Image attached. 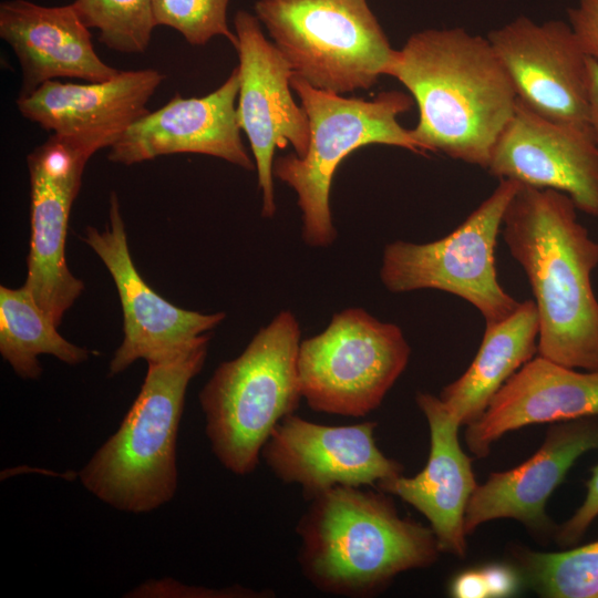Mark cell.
<instances>
[{
  "mask_svg": "<svg viewBox=\"0 0 598 598\" xmlns=\"http://www.w3.org/2000/svg\"><path fill=\"white\" fill-rule=\"evenodd\" d=\"M384 75L400 81L419 110L410 130L421 150L487 168L517 99L487 38L462 28L426 29L394 50Z\"/></svg>",
  "mask_w": 598,
  "mask_h": 598,
  "instance_id": "6da1fadb",
  "label": "cell"
},
{
  "mask_svg": "<svg viewBox=\"0 0 598 598\" xmlns=\"http://www.w3.org/2000/svg\"><path fill=\"white\" fill-rule=\"evenodd\" d=\"M577 210L559 190L520 184L505 210L502 234L535 298L538 355L591 371L598 370V298L591 280L598 241Z\"/></svg>",
  "mask_w": 598,
  "mask_h": 598,
  "instance_id": "7a4b0ae2",
  "label": "cell"
},
{
  "mask_svg": "<svg viewBox=\"0 0 598 598\" xmlns=\"http://www.w3.org/2000/svg\"><path fill=\"white\" fill-rule=\"evenodd\" d=\"M297 522L298 564L319 591L368 598L441 553L431 527L401 517L391 495L338 485L308 501Z\"/></svg>",
  "mask_w": 598,
  "mask_h": 598,
  "instance_id": "3957f363",
  "label": "cell"
},
{
  "mask_svg": "<svg viewBox=\"0 0 598 598\" xmlns=\"http://www.w3.org/2000/svg\"><path fill=\"white\" fill-rule=\"evenodd\" d=\"M209 333L148 368L117 431L80 471L83 486L103 503L143 514L169 502L177 489L176 441L187 386L203 369Z\"/></svg>",
  "mask_w": 598,
  "mask_h": 598,
  "instance_id": "277c9868",
  "label": "cell"
},
{
  "mask_svg": "<svg viewBox=\"0 0 598 598\" xmlns=\"http://www.w3.org/2000/svg\"><path fill=\"white\" fill-rule=\"evenodd\" d=\"M300 336L295 313L281 310L237 358L221 362L199 392L206 436L227 471L252 473L274 429L299 408Z\"/></svg>",
  "mask_w": 598,
  "mask_h": 598,
  "instance_id": "5b68a950",
  "label": "cell"
},
{
  "mask_svg": "<svg viewBox=\"0 0 598 598\" xmlns=\"http://www.w3.org/2000/svg\"><path fill=\"white\" fill-rule=\"evenodd\" d=\"M290 86L308 116L309 145L302 157L289 154L276 158L272 173L297 194L305 244L328 247L337 237L330 187L337 167L350 153L369 144H384L425 155L410 130L398 121L414 101L399 91L382 92L369 101L344 97L316 89L293 74Z\"/></svg>",
  "mask_w": 598,
  "mask_h": 598,
  "instance_id": "8992f818",
  "label": "cell"
},
{
  "mask_svg": "<svg viewBox=\"0 0 598 598\" xmlns=\"http://www.w3.org/2000/svg\"><path fill=\"white\" fill-rule=\"evenodd\" d=\"M254 10L292 74L319 90L370 89L394 52L367 0H257Z\"/></svg>",
  "mask_w": 598,
  "mask_h": 598,
  "instance_id": "52a82bcc",
  "label": "cell"
},
{
  "mask_svg": "<svg viewBox=\"0 0 598 598\" xmlns=\"http://www.w3.org/2000/svg\"><path fill=\"white\" fill-rule=\"evenodd\" d=\"M519 185L499 179L493 193L462 224L437 240L388 244L380 268L386 290L452 293L478 310L485 326L509 317L520 302L499 283L495 249L505 210Z\"/></svg>",
  "mask_w": 598,
  "mask_h": 598,
  "instance_id": "ba28073f",
  "label": "cell"
},
{
  "mask_svg": "<svg viewBox=\"0 0 598 598\" xmlns=\"http://www.w3.org/2000/svg\"><path fill=\"white\" fill-rule=\"evenodd\" d=\"M410 355L399 326L362 308L341 310L322 332L300 342L302 399L316 412L365 416L381 405Z\"/></svg>",
  "mask_w": 598,
  "mask_h": 598,
  "instance_id": "9c48e42d",
  "label": "cell"
},
{
  "mask_svg": "<svg viewBox=\"0 0 598 598\" xmlns=\"http://www.w3.org/2000/svg\"><path fill=\"white\" fill-rule=\"evenodd\" d=\"M113 143L97 134H51L27 158L31 236L23 286L56 327L84 289L65 258L71 208L87 161Z\"/></svg>",
  "mask_w": 598,
  "mask_h": 598,
  "instance_id": "30bf717a",
  "label": "cell"
},
{
  "mask_svg": "<svg viewBox=\"0 0 598 598\" xmlns=\"http://www.w3.org/2000/svg\"><path fill=\"white\" fill-rule=\"evenodd\" d=\"M234 25L239 58L237 118L254 154L262 197L261 215L272 218L276 213L275 150L289 144L297 156H305L309 145V121L289 90L292 71L276 45L265 37L256 14L239 10L234 17Z\"/></svg>",
  "mask_w": 598,
  "mask_h": 598,
  "instance_id": "8fae6325",
  "label": "cell"
},
{
  "mask_svg": "<svg viewBox=\"0 0 598 598\" xmlns=\"http://www.w3.org/2000/svg\"><path fill=\"white\" fill-rule=\"evenodd\" d=\"M487 39L519 103L546 120L590 132L588 56L568 23L520 16Z\"/></svg>",
  "mask_w": 598,
  "mask_h": 598,
  "instance_id": "7c38bea8",
  "label": "cell"
},
{
  "mask_svg": "<svg viewBox=\"0 0 598 598\" xmlns=\"http://www.w3.org/2000/svg\"><path fill=\"white\" fill-rule=\"evenodd\" d=\"M377 425H327L293 413L274 429L260 460L282 483L299 485L307 501L338 485L375 487L403 472L378 447Z\"/></svg>",
  "mask_w": 598,
  "mask_h": 598,
  "instance_id": "4fadbf2b",
  "label": "cell"
},
{
  "mask_svg": "<svg viewBox=\"0 0 598 598\" xmlns=\"http://www.w3.org/2000/svg\"><path fill=\"white\" fill-rule=\"evenodd\" d=\"M83 240L110 271L120 297L124 338L111 359L110 375L138 359L166 357L209 333L225 319L224 312L200 313L179 308L161 297L141 277L132 260L117 195H110L109 224L103 231L89 226Z\"/></svg>",
  "mask_w": 598,
  "mask_h": 598,
  "instance_id": "5bb4252c",
  "label": "cell"
},
{
  "mask_svg": "<svg viewBox=\"0 0 598 598\" xmlns=\"http://www.w3.org/2000/svg\"><path fill=\"white\" fill-rule=\"evenodd\" d=\"M486 169L499 179L559 190L598 217V144L589 131L546 120L517 101Z\"/></svg>",
  "mask_w": 598,
  "mask_h": 598,
  "instance_id": "9a60e30c",
  "label": "cell"
},
{
  "mask_svg": "<svg viewBox=\"0 0 598 598\" xmlns=\"http://www.w3.org/2000/svg\"><path fill=\"white\" fill-rule=\"evenodd\" d=\"M239 71L202 97L176 94L161 109L147 112L110 146L107 158L131 166L158 156L195 153L221 158L244 169L256 166L248 155L237 118Z\"/></svg>",
  "mask_w": 598,
  "mask_h": 598,
  "instance_id": "2e32d148",
  "label": "cell"
},
{
  "mask_svg": "<svg viewBox=\"0 0 598 598\" xmlns=\"http://www.w3.org/2000/svg\"><path fill=\"white\" fill-rule=\"evenodd\" d=\"M598 450V416L550 423L542 446L518 466L493 472L475 487L465 512V534L484 523L513 518L529 530L546 533L545 506L575 462Z\"/></svg>",
  "mask_w": 598,
  "mask_h": 598,
  "instance_id": "e0dca14e",
  "label": "cell"
},
{
  "mask_svg": "<svg viewBox=\"0 0 598 598\" xmlns=\"http://www.w3.org/2000/svg\"><path fill=\"white\" fill-rule=\"evenodd\" d=\"M415 402L430 430L426 465L415 476L399 475L375 488L414 507L429 520L440 550L463 558L467 548L465 512L477 484L471 458L458 441L462 424L436 395L419 392Z\"/></svg>",
  "mask_w": 598,
  "mask_h": 598,
  "instance_id": "ac0fdd59",
  "label": "cell"
},
{
  "mask_svg": "<svg viewBox=\"0 0 598 598\" xmlns=\"http://www.w3.org/2000/svg\"><path fill=\"white\" fill-rule=\"evenodd\" d=\"M590 416H598V370L537 355L502 385L480 419L466 425L464 439L472 454L485 457L511 431Z\"/></svg>",
  "mask_w": 598,
  "mask_h": 598,
  "instance_id": "d6986e66",
  "label": "cell"
},
{
  "mask_svg": "<svg viewBox=\"0 0 598 598\" xmlns=\"http://www.w3.org/2000/svg\"><path fill=\"white\" fill-rule=\"evenodd\" d=\"M0 37L19 61L20 95L59 78L102 82L120 72L97 55L89 28L72 3L45 7L28 0L1 2Z\"/></svg>",
  "mask_w": 598,
  "mask_h": 598,
  "instance_id": "ffe728a7",
  "label": "cell"
},
{
  "mask_svg": "<svg viewBox=\"0 0 598 598\" xmlns=\"http://www.w3.org/2000/svg\"><path fill=\"white\" fill-rule=\"evenodd\" d=\"M164 79L157 70L142 69L84 84L52 80L19 95L17 106L23 117L52 134H97L115 143L150 112L147 103Z\"/></svg>",
  "mask_w": 598,
  "mask_h": 598,
  "instance_id": "44dd1931",
  "label": "cell"
},
{
  "mask_svg": "<svg viewBox=\"0 0 598 598\" xmlns=\"http://www.w3.org/2000/svg\"><path fill=\"white\" fill-rule=\"evenodd\" d=\"M538 328L534 300L520 302L506 319L485 326L471 365L439 395L462 425L480 419L502 385L534 358Z\"/></svg>",
  "mask_w": 598,
  "mask_h": 598,
  "instance_id": "7402d4cb",
  "label": "cell"
},
{
  "mask_svg": "<svg viewBox=\"0 0 598 598\" xmlns=\"http://www.w3.org/2000/svg\"><path fill=\"white\" fill-rule=\"evenodd\" d=\"M56 328L24 286L0 287V353L20 378L41 375L42 354L71 365L87 360L89 350L65 340Z\"/></svg>",
  "mask_w": 598,
  "mask_h": 598,
  "instance_id": "603a6c76",
  "label": "cell"
},
{
  "mask_svg": "<svg viewBox=\"0 0 598 598\" xmlns=\"http://www.w3.org/2000/svg\"><path fill=\"white\" fill-rule=\"evenodd\" d=\"M530 587L549 598H598V540L561 551L522 549L517 555Z\"/></svg>",
  "mask_w": 598,
  "mask_h": 598,
  "instance_id": "cb8c5ba5",
  "label": "cell"
},
{
  "mask_svg": "<svg viewBox=\"0 0 598 598\" xmlns=\"http://www.w3.org/2000/svg\"><path fill=\"white\" fill-rule=\"evenodd\" d=\"M82 22L99 31V41L122 53H143L156 27L152 0H74Z\"/></svg>",
  "mask_w": 598,
  "mask_h": 598,
  "instance_id": "d4e9b609",
  "label": "cell"
},
{
  "mask_svg": "<svg viewBox=\"0 0 598 598\" xmlns=\"http://www.w3.org/2000/svg\"><path fill=\"white\" fill-rule=\"evenodd\" d=\"M156 25L179 32L193 45H204L216 35L236 49L238 39L227 22L230 0H152Z\"/></svg>",
  "mask_w": 598,
  "mask_h": 598,
  "instance_id": "484cf974",
  "label": "cell"
},
{
  "mask_svg": "<svg viewBox=\"0 0 598 598\" xmlns=\"http://www.w3.org/2000/svg\"><path fill=\"white\" fill-rule=\"evenodd\" d=\"M586 486L587 494L582 504L556 532V542L561 547L577 544L598 517V464L591 470Z\"/></svg>",
  "mask_w": 598,
  "mask_h": 598,
  "instance_id": "4316f807",
  "label": "cell"
},
{
  "mask_svg": "<svg viewBox=\"0 0 598 598\" xmlns=\"http://www.w3.org/2000/svg\"><path fill=\"white\" fill-rule=\"evenodd\" d=\"M568 20L584 53L598 62V0H578Z\"/></svg>",
  "mask_w": 598,
  "mask_h": 598,
  "instance_id": "83f0119b",
  "label": "cell"
},
{
  "mask_svg": "<svg viewBox=\"0 0 598 598\" xmlns=\"http://www.w3.org/2000/svg\"><path fill=\"white\" fill-rule=\"evenodd\" d=\"M488 597H507L519 587L516 570L507 565L493 564L481 568Z\"/></svg>",
  "mask_w": 598,
  "mask_h": 598,
  "instance_id": "f1b7e54d",
  "label": "cell"
},
{
  "mask_svg": "<svg viewBox=\"0 0 598 598\" xmlns=\"http://www.w3.org/2000/svg\"><path fill=\"white\" fill-rule=\"evenodd\" d=\"M450 595L456 598L488 597L481 568L468 569L455 576L450 585Z\"/></svg>",
  "mask_w": 598,
  "mask_h": 598,
  "instance_id": "f546056e",
  "label": "cell"
},
{
  "mask_svg": "<svg viewBox=\"0 0 598 598\" xmlns=\"http://www.w3.org/2000/svg\"><path fill=\"white\" fill-rule=\"evenodd\" d=\"M588 70V117L594 140L598 144V62L587 59Z\"/></svg>",
  "mask_w": 598,
  "mask_h": 598,
  "instance_id": "4dcf8cb0",
  "label": "cell"
}]
</instances>
